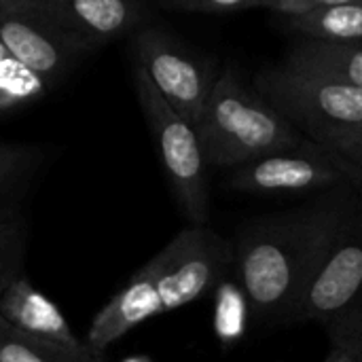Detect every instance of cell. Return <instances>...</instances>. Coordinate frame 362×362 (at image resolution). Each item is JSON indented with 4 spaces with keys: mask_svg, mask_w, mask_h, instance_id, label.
Returning a JSON list of instances; mask_svg holds the SVG:
<instances>
[{
    "mask_svg": "<svg viewBox=\"0 0 362 362\" xmlns=\"http://www.w3.org/2000/svg\"><path fill=\"white\" fill-rule=\"evenodd\" d=\"M361 187L344 185L301 206L248 218L233 240V272L257 322L301 325L308 293L350 216Z\"/></svg>",
    "mask_w": 362,
    "mask_h": 362,
    "instance_id": "obj_1",
    "label": "cell"
},
{
    "mask_svg": "<svg viewBox=\"0 0 362 362\" xmlns=\"http://www.w3.org/2000/svg\"><path fill=\"white\" fill-rule=\"evenodd\" d=\"M233 272V242L210 227H187L142 265L95 314L87 346L95 356L148 318L185 308Z\"/></svg>",
    "mask_w": 362,
    "mask_h": 362,
    "instance_id": "obj_2",
    "label": "cell"
},
{
    "mask_svg": "<svg viewBox=\"0 0 362 362\" xmlns=\"http://www.w3.org/2000/svg\"><path fill=\"white\" fill-rule=\"evenodd\" d=\"M195 134L206 163L223 170L295 148L305 140L235 66L221 70Z\"/></svg>",
    "mask_w": 362,
    "mask_h": 362,
    "instance_id": "obj_3",
    "label": "cell"
},
{
    "mask_svg": "<svg viewBox=\"0 0 362 362\" xmlns=\"http://www.w3.org/2000/svg\"><path fill=\"white\" fill-rule=\"evenodd\" d=\"M252 85L305 140L329 151H337L362 127L361 89L282 64L263 66Z\"/></svg>",
    "mask_w": 362,
    "mask_h": 362,
    "instance_id": "obj_4",
    "label": "cell"
},
{
    "mask_svg": "<svg viewBox=\"0 0 362 362\" xmlns=\"http://www.w3.org/2000/svg\"><path fill=\"white\" fill-rule=\"evenodd\" d=\"M134 85L140 108L157 140L159 157L174 199L189 227H208L210 185L208 163L195 129L161 98L142 66H134Z\"/></svg>",
    "mask_w": 362,
    "mask_h": 362,
    "instance_id": "obj_5",
    "label": "cell"
},
{
    "mask_svg": "<svg viewBox=\"0 0 362 362\" xmlns=\"http://www.w3.org/2000/svg\"><path fill=\"white\" fill-rule=\"evenodd\" d=\"M301 322H318L331 344H350L362 352V187L308 293Z\"/></svg>",
    "mask_w": 362,
    "mask_h": 362,
    "instance_id": "obj_6",
    "label": "cell"
},
{
    "mask_svg": "<svg viewBox=\"0 0 362 362\" xmlns=\"http://www.w3.org/2000/svg\"><path fill=\"white\" fill-rule=\"evenodd\" d=\"M344 185H356L348 165L335 153L310 140L231 168L225 178V187L231 191L265 197L312 199Z\"/></svg>",
    "mask_w": 362,
    "mask_h": 362,
    "instance_id": "obj_7",
    "label": "cell"
},
{
    "mask_svg": "<svg viewBox=\"0 0 362 362\" xmlns=\"http://www.w3.org/2000/svg\"><path fill=\"white\" fill-rule=\"evenodd\" d=\"M129 45L161 98L195 129L221 70L153 23L136 30Z\"/></svg>",
    "mask_w": 362,
    "mask_h": 362,
    "instance_id": "obj_8",
    "label": "cell"
},
{
    "mask_svg": "<svg viewBox=\"0 0 362 362\" xmlns=\"http://www.w3.org/2000/svg\"><path fill=\"white\" fill-rule=\"evenodd\" d=\"M6 8L32 15L70 38L85 53L151 23L138 0H4Z\"/></svg>",
    "mask_w": 362,
    "mask_h": 362,
    "instance_id": "obj_9",
    "label": "cell"
},
{
    "mask_svg": "<svg viewBox=\"0 0 362 362\" xmlns=\"http://www.w3.org/2000/svg\"><path fill=\"white\" fill-rule=\"evenodd\" d=\"M0 320L66 362H102L89 350L87 341H81L72 333L59 308L23 276L4 291L0 299Z\"/></svg>",
    "mask_w": 362,
    "mask_h": 362,
    "instance_id": "obj_10",
    "label": "cell"
},
{
    "mask_svg": "<svg viewBox=\"0 0 362 362\" xmlns=\"http://www.w3.org/2000/svg\"><path fill=\"white\" fill-rule=\"evenodd\" d=\"M0 42L4 49L47 87L57 85L85 55L53 25L6 8L0 0Z\"/></svg>",
    "mask_w": 362,
    "mask_h": 362,
    "instance_id": "obj_11",
    "label": "cell"
},
{
    "mask_svg": "<svg viewBox=\"0 0 362 362\" xmlns=\"http://www.w3.org/2000/svg\"><path fill=\"white\" fill-rule=\"evenodd\" d=\"M280 64L291 70L362 91V42H320L297 38L288 45Z\"/></svg>",
    "mask_w": 362,
    "mask_h": 362,
    "instance_id": "obj_12",
    "label": "cell"
},
{
    "mask_svg": "<svg viewBox=\"0 0 362 362\" xmlns=\"http://www.w3.org/2000/svg\"><path fill=\"white\" fill-rule=\"evenodd\" d=\"M280 34L293 40L362 42V6L358 0H322V4L297 19L272 21Z\"/></svg>",
    "mask_w": 362,
    "mask_h": 362,
    "instance_id": "obj_13",
    "label": "cell"
},
{
    "mask_svg": "<svg viewBox=\"0 0 362 362\" xmlns=\"http://www.w3.org/2000/svg\"><path fill=\"white\" fill-rule=\"evenodd\" d=\"M49 87L23 68L0 42V115L23 108L45 98Z\"/></svg>",
    "mask_w": 362,
    "mask_h": 362,
    "instance_id": "obj_14",
    "label": "cell"
},
{
    "mask_svg": "<svg viewBox=\"0 0 362 362\" xmlns=\"http://www.w3.org/2000/svg\"><path fill=\"white\" fill-rule=\"evenodd\" d=\"M28 225L21 212L13 206L0 210V299L4 291L21 278V265L25 255Z\"/></svg>",
    "mask_w": 362,
    "mask_h": 362,
    "instance_id": "obj_15",
    "label": "cell"
},
{
    "mask_svg": "<svg viewBox=\"0 0 362 362\" xmlns=\"http://www.w3.org/2000/svg\"><path fill=\"white\" fill-rule=\"evenodd\" d=\"M40 148L32 144L0 142V199L23 185L40 161Z\"/></svg>",
    "mask_w": 362,
    "mask_h": 362,
    "instance_id": "obj_16",
    "label": "cell"
},
{
    "mask_svg": "<svg viewBox=\"0 0 362 362\" xmlns=\"http://www.w3.org/2000/svg\"><path fill=\"white\" fill-rule=\"evenodd\" d=\"M163 11L204 15V17H240L261 8V0H161L157 2Z\"/></svg>",
    "mask_w": 362,
    "mask_h": 362,
    "instance_id": "obj_17",
    "label": "cell"
},
{
    "mask_svg": "<svg viewBox=\"0 0 362 362\" xmlns=\"http://www.w3.org/2000/svg\"><path fill=\"white\" fill-rule=\"evenodd\" d=\"M0 362H66L0 320Z\"/></svg>",
    "mask_w": 362,
    "mask_h": 362,
    "instance_id": "obj_18",
    "label": "cell"
},
{
    "mask_svg": "<svg viewBox=\"0 0 362 362\" xmlns=\"http://www.w3.org/2000/svg\"><path fill=\"white\" fill-rule=\"evenodd\" d=\"M331 153H335L348 165L356 185L362 187V127L356 129L337 151H331Z\"/></svg>",
    "mask_w": 362,
    "mask_h": 362,
    "instance_id": "obj_19",
    "label": "cell"
},
{
    "mask_svg": "<svg viewBox=\"0 0 362 362\" xmlns=\"http://www.w3.org/2000/svg\"><path fill=\"white\" fill-rule=\"evenodd\" d=\"M325 362H362V352L358 348L341 341H333Z\"/></svg>",
    "mask_w": 362,
    "mask_h": 362,
    "instance_id": "obj_20",
    "label": "cell"
},
{
    "mask_svg": "<svg viewBox=\"0 0 362 362\" xmlns=\"http://www.w3.org/2000/svg\"><path fill=\"white\" fill-rule=\"evenodd\" d=\"M358 2H361V6H362V0H358Z\"/></svg>",
    "mask_w": 362,
    "mask_h": 362,
    "instance_id": "obj_21",
    "label": "cell"
}]
</instances>
